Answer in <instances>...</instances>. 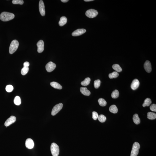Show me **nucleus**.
Wrapping results in <instances>:
<instances>
[{"instance_id":"obj_1","label":"nucleus","mask_w":156,"mask_h":156,"mask_svg":"<svg viewBox=\"0 0 156 156\" xmlns=\"http://www.w3.org/2000/svg\"><path fill=\"white\" fill-rule=\"evenodd\" d=\"M15 17L13 14L7 12H3L0 15V19L4 22H7L12 20Z\"/></svg>"},{"instance_id":"obj_2","label":"nucleus","mask_w":156,"mask_h":156,"mask_svg":"<svg viewBox=\"0 0 156 156\" xmlns=\"http://www.w3.org/2000/svg\"><path fill=\"white\" fill-rule=\"evenodd\" d=\"M19 45L18 41L16 40L12 41L10 44L9 47V52L10 54H12L15 52L18 49Z\"/></svg>"},{"instance_id":"obj_3","label":"nucleus","mask_w":156,"mask_h":156,"mask_svg":"<svg viewBox=\"0 0 156 156\" xmlns=\"http://www.w3.org/2000/svg\"><path fill=\"white\" fill-rule=\"evenodd\" d=\"M51 151L53 156H58L59 153V148L55 143H52L51 146Z\"/></svg>"},{"instance_id":"obj_4","label":"nucleus","mask_w":156,"mask_h":156,"mask_svg":"<svg viewBox=\"0 0 156 156\" xmlns=\"http://www.w3.org/2000/svg\"><path fill=\"white\" fill-rule=\"evenodd\" d=\"M140 148V146L139 143L135 142L133 145L130 156H137L139 153Z\"/></svg>"},{"instance_id":"obj_5","label":"nucleus","mask_w":156,"mask_h":156,"mask_svg":"<svg viewBox=\"0 0 156 156\" xmlns=\"http://www.w3.org/2000/svg\"><path fill=\"white\" fill-rule=\"evenodd\" d=\"M98 14L97 11L94 9H90L87 10L86 12V15L90 18H93L96 17Z\"/></svg>"},{"instance_id":"obj_6","label":"nucleus","mask_w":156,"mask_h":156,"mask_svg":"<svg viewBox=\"0 0 156 156\" xmlns=\"http://www.w3.org/2000/svg\"><path fill=\"white\" fill-rule=\"evenodd\" d=\"M63 107V104L61 103L56 105L52 109V116H55L62 109Z\"/></svg>"},{"instance_id":"obj_7","label":"nucleus","mask_w":156,"mask_h":156,"mask_svg":"<svg viewBox=\"0 0 156 156\" xmlns=\"http://www.w3.org/2000/svg\"><path fill=\"white\" fill-rule=\"evenodd\" d=\"M56 67V65L55 63L50 61L46 65L45 68L48 72H50L53 71Z\"/></svg>"},{"instance_id":"obj_8","label":"nucleus","mask_w":156,"mask_h":156,"mask_svg":"<svg viewBox=\"0 0 156 156\" xmlns=\"http://www.w3.org/2000/svg\"><path fill=\"white\" fill-rule=\"evenodd\" d=\"M39 9L41 15L43 16L45 15V7L43 1L41 0L39 4Z\"/></svg>"},{"instance_id":"obj_9","label":"nucleus","mask_w":156,"mask_h":156,"mask_svg":"<svg viewBox=\"0 0 156 156\" xmlns=\"http://www.w3.org/2000/svg\"><path fill=\"white\" fill-rule=\"evenodd\" d=\"M16 121V118L15 116H12L10 117L4 123V125L6 127L9 126L11 124L15 122Z\"/></svg>"},{"instance_id":"obj_10","label":"nucleus","mask_w":156,"mask_h":156,"mask_svg":"<svg viewBox=\"0 0 156 156\" xmlns=\"http://www.w3.org/2000/svg\"><path fill=\"white\" fill-rule=\"evenodd\" d=\"M34 143L33 140L29 138L25 141V146L27 148L29 149H33L34 147Z\"/></svg>"},{"instance_id":"obj_11","label":"nucleus","mask_w":156,"mask_h":156,"mask_svg":"<svg viewBox=\"0 0 156 156\" xmlns=\"http://www.w3.org/2000/svg\"><path fill=\"white\" fill-rule=\"evenodd\" d=\"M86 30L84 29H79L74 31L72 33V35L74 36H80L86 33Z\"/></svg>"},{"instance_id":"obj_12","label":"nucleus","mask_w":156,"mask_h":156,"mask_svg":"<svg viewBox=\"0 0 156 156\" xmlns=\"http://www.w3.org/2000/svg\"><path fill=\"white\" fill-rule=\"evenodd\" d=\"M37 46L38 47V52L39 53H41L44 50V42L42 40L39 41L37 42Z\"/></svg>"},{"instance_id":"obj_13","label":"nucleus","mask_w":156,"mask_h":156,"mask_svg":"<svg viewBox=\"0 0 156 156\" xmlns=\"http://www.w3.org/2000/svg\"><path fill=\"white\" fill-rule=\"evenodd\" d=\"M144 67L146 72L149 73L152 71V66L150 62L148 60H147L145 63Z\"/></svg>"},{"instance_id":"obj_14","label":"nucleus","mask_w":156,"mask_h":156,"mask_svg":"<svg viewBox=\"0 0 156 156\" xmlns=\"http://www.w3.org/2000/svg\"><path fill=\"white\" fill-rule=\"evenodd\" d=\"M139 80L137 79H135L132 82L131 85V88L133 90H136L139 87Z\"/></svg>"},{"instance_id":"obj_15","label":"nucleus","mask_w":156,"mask_h":156,"mask_svg":"<svg viewBox=\"0 0 156 156\" xmlns=\"http://www.w3.org/2000/svg\"><path fill=\"white\" fill-rule=\"evenodd\" d=\"M80 91L81 93L85 96H89L90 95V91L88 90L86 87H81L80 88Z\"/></svg>"},{"instance_id":"obj_16","label":"nucleus","mask_w":156,"mask_h":156,"mask_svg":"<svg viewBox=\"0 0 156 156\" xmlns=\"http://www.w3.org/2000/svg\"><path fill=\"white\" fill-rule=\"evenodd\" d=\"M50 84L51 86L54 88L58 89H62V87L61 85L57 82H52L50 83Z\"/></svg>"},{"instance_id":"obj_17","label":"nucleus","mask_w":156,"mask_h":156,"mask_svg":"<svg viewBox=\"0 0 156 156\" xmlns=\"http://www.w3.org/2000/svg\"><path fill=\"white\" fill-rule=\"evenodd\" d=\"M67 19L66 17L63 16L60 18V21L59 22V25L60 26H63L67 23Z\"/></svg>"},{"instance_id":"obj_18","label":"nucleus","mask_w":156,"mask_h":156,"mask_svg":"<svg viewBox=\"0 0 156 156\" xmlns=\"http://www.w3.org/2000/svg\"><path fill=\"white\" fill-rule=\"evenodd\" d=\"M133 120L134 122L136 124L138 125L140 123L141 120L137 114H135L133 115Z\"/></svg>"},{"instance_id":"obj_19","label":"nucleus","mask_w":156,"mask_h":156,"mask_svg":"<svg viewBox=\"0 0 156 156\" xmlns=\"http://www.w3.org/2000/svg\"><path fill=\"white\" fill-rule=\"evenodd\" d=\"M109 109L110 112L114 114L116 113L118 111L117 107L114 105H112L110 107Z\"/></svg>"},{"instance_id":"obj_20","label":"nucleus","mask_w":156,"mask_h":156,"mask_svg":"<svg viewBox=\"0 0 156 156\" xmlns=\"http://www.w3.org/2000/svg\"><path fill=\"white\" fill-rule=\"evenodd\" d=\"M112 67L114 70L117 72H120L122 71V69L119 65L117 64H114L113 65Z\"/></svg>"},{"instance_id":"obj_21","label":"nucleus","mask_w":156,"mask_h":156,"mask_svg":"<svg viewBox=\"0 0 156 156\" xmlns=\"http://www.w3.org/2000/svg\"><path fill=\"white\" fill-rule=\"evenodd\" d=\"M147 118L150 120H154L156 118V114L155 113L151 112L147 113Z\"/></svg>"},{"instance_id":"obj_22","label":"nucleus","mask_w":156,"mask_h":156,"mask_svg":"<svg viewBox=\"0 0 156 156\" xmlns=\"http://www.w3.org/2000/svg\"><path fill=\"white\" fill-rule=\"evenodd\" d=\"M151 103H152V101L150 99L147 98L145 100L143 104V106L144 107L149 106L150 105Z\"/></svg>"},{"instance_id":"obj_23","label":"nucleus","mask_w":156,"mask_h":156,"mask_svg":"<svg viewBox=\"0 0 156 156\" xmlns=\"http://www.w3.org/2000/svg\"><path fill=\"white\" fill-rule=\"evenodd\" d=\"M14 102L15 104L16 105H20L21 103V99L20 97L19 96L15 97L14 100Z\"/></svg>"},{"instance_id":"obj_24","label":"nucleus","mask_w":156,"mask_h":156,"mask_svg":"<svg viewBox=\"0 0 156 156\" xmlns=\"http://www.w3.org/2000/svg\"><path fill=\"white\" fill-rule=\"evenodd\" d=\"M90 78H87L85 79L81 82V84L83 86H87L90 84Z\"/></svg>"},{"instance_id":"obj_25","label":"nucleus","mask_w":156,"mask_h":156,"mask_svg":"<svg viewBox=\"0 0 156 156\" xmlns=\"http://www.w3.org/2000/svg\"><path fill=\"white\" fill-rule=\"evenodd\" d=\"M98 102L100 105L101 106H105L107 104L106 100L102 98H100L98 100Z\"/></svg>"},{"instance_id":"obj_26","label":"nucleus","mask_w":156,"mask_h":156,"mask_svg":"<svg viewBox=\"0 0 156 156\" xmlns=\"http://www.w3.org/2000/svg\"><path fill=\"white\" fill-rule=\"evenodd\" d=\"M119 76V74L118 73L116 72V71H114L112 73H110L109 74V76L110 78L112 79L113 78H116Z\"/></svg>"},{"instance_id":"obj_27","label":"nucleus","mask_w":156,"mask_h":156,"mask_svg":"<svg viewBox=\"0 0 156 156\" xmlns=\"http://www.w3.org/2000/svg\"><path fill=\"white\" fill-rule=\"evenodd\" d=\"M119 92L118 90H115L113 91L111 94V97L114 99L117 98L119 97Z\"/></svg>"},{"instance_id":"obj_28","label":"nucleus","mask_w":156,"mask_h":156,"mask_svg":"<svg viewBox=\"0 0 156 156\" xmlns=\"http://www.w3.org/2000/svg\"><path fill=\"white\" fill-rule=\"evenodd\" d=\"M29 70V68L28 67H23L22 69L21 73L22 75H25L27 74Z\"/></svg>"},{"instance_id":"obj_29","label":"nucleus","mask_w":156,"mask_h":156,"mask_svg":"<svg viewBox=\"0 0 156 156\" xmlns=\"http://www.w3.org/2000/svg\"><path fill=\"white\" fill-rule=\"evenodd\" d=\"M98 119L99 121L101 123L105 122L106 120V116L103 115V114H101V115L99 116Z\"/></svg>"},{"instance_id":"obj_30","label":"nucleus","mask_w":156,"mask_h":156,"mask_svg":"<svg viewBox=\"0 0 156 156\" xmlns=\"http://www.w3.org/2000/svg\"><path fill=\"white\" fill-rule=\"evenodd\" d=\"M101 81L99 79L95 80L94 82V87L95 89H98L99 88L101 84Z\"/></svg>"},{"instance_id":"obj_31","label":"nucleus","mask_w":156,"mask_h":156,"mask_svg":"<svg viewBox=\"0 0 156 156\" xmlns=\"http://www.w3.org/2000/svg\"><path fill=\"white\" fill-rule=\"evenodd\" d=\"M13 90V87L12 85H9L6 86V91L9 92H11Z\"/></svg>"},{"instance_id":"obj_32","label":"nucleus","mask_w":156,"mask_h":156,"mask_svg":"<svg viewBox=\"0 0 156 156\" xmlns=\"http://www.w3.org/2000/svg\"><path fill=\"white\" fill-rule=\"evenodd\" d=\"M12 2L13 4L22 5L23 4L24 1L23 0H13Z\"/></svg>"},{"instance_id":"obj_33","label":"nucleus","mask_w":156,"mask_h":156,"mask_svg":"<svg viewBox=\"0 0 156 156\" xmlns=\"http://www.w3.org/2000/svg\"><path fill=\"white\" fill-rule=\"evenodd\" d=\"M92 115H93L92 117L94 120H96L98 119L99 115L98 113L97 112L95 111H93L92 112Z\"/></svg>"},{"instance_id":"obj_34","label":"nucleus","mask_w":156,"mask_h":156,"mask_svg":"<svg viewBox=\"0 0 156 156\" xmlns=\"http://www.w3.org/2000/svg\"><path fill=\"white\" fill-rule=\"evenodd\" d=\"M150 109L151 111L156 112V105L155 104H153L150 106Z\"/></svg>"},{"instance_id":"obj_35","label":"nucleus","mask_w":156,"mask_h":156,"mask_svg":"<svg viewBox=\"0 0 156 156\" xmlns=\"http://www.w3.org/2000/svg\"><path fill=\"white\" fill-rule=\"evenodd\" d=\"M30 63L28 62H25L23 64V67H28L29 66Z\"/></svg>"},{"instance_id":"obj_36","label":"nucleus","mask_w":156,"mask_h":156,"mask_svg":"<svg viewBox=\"0 0 156 156\" xmlns=\"http://www.w3.org/2000/svg\"><path fill=\"white\" fill-rule=\"evenodd\" d=\"M61 1L62 2L66 3L68 2L69 0H61Z\"/></svg>"},{"instance_id":"obj_37","label":"nucleus","mask_w":156,"mask_h":156,"mask_svg":"<svg viewBox=\"0 0 156 156\" xmlns=\"http://www.w3.org/2000/svg\"><path fill=\"white\" fill-rule=\"evenodd\" d=\"M93 0H84V1L86 2H89V1H93Z\"/></svg>"}]
</instances>
